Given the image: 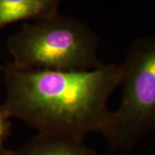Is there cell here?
Listing matches in <instances>:
<instances>
[{"label": "cell", "mask_w": 155, "mask_h": 155, "mask_svg": "<svg viewBox=\"0 0 155 155\" xmlns=\"http://www.w3.org/2000/svg\"><path fill=\"white\" fill-rule=\"evenodd\" d=\"M6 96L2 108L39 132H60L80 138L103 135L112 111L108 101L121 84L122 65L103 64L86 72L28 71L0 64Z\"/></svg>", "instance_id": "6da1fadb"}, {"label": "cell", "mask_w": 155, "mask_h": 155, "mask_svg": "<svg viewBox=\"0 0 155 155\" xmlns=\"http://www.w3.org/2000/svg\"><path fill=\"white\" fill-rule=\"evenodd\" d=\"M98 36L84 22L57 13L26 22L8 38L11 64L28 71L86 72L100 67Z\"/></svg>", "instance_id": "7a4b0ae2"}, {"label": "cell", "mask_w": 155, "mask_h": 155, "mask_svg": "<svg viewBox=\"0 0 155 155\" xmlns=\"http://www.w3.org/2000/svg\"><path fill=\"white\" fill-rule=\"evenodd\" d=\"M122 67V101L103 136L111 147L128 151L155 130V37L135 39Z\"/></svg>", "instance_id": "3957f363"}, {"label": "cell", "mask_w": 155, "mask_h": 155, "mask_svg": "<svg viewBox=\"0 0 155 155\" xmlns=\"http://www.w3.org/2000/svg\"><path fill=\"white\" fill-rule=\"evenodd\" d=\"M5 155H97L85 144L84 139L60 132H39L17 149H8Z\"/></svg>", "instance_id": "277c9868"}, {"label": "cell", "mask_w": 155, "mask_h": 155, "mask_svg": "<svg viewBox=\"0 0 155 155\" xmlns=\"http://www.w3.org/2000/svg\"><path fill=\"white\" fill-rule=\"evenodd\" d=\"M61 0H0V29L19 22L37 21L58 13Z\"/></svg>", "instance_id": "5b68a950"}, {"label": "cell", "mask_w": 155, "mask_h": 155, "mask_svg": "<svg viewBox=\"0 0 155 155\" xmlns=\"http://www.w3.org/2000/svg\"><path fill=\"white\" fill-rule=\"evenodd\" d=\"M2 105H0V155H5L7 148L5 143L11 131V122Z\"/></svg>", "instance_id": "8992f818"}]
</instances>
